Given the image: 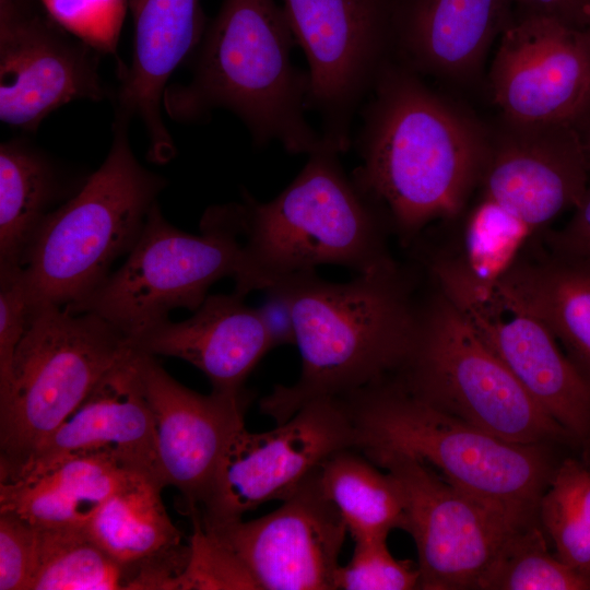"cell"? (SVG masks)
<instances>
[{
    "label": "cell",
    "mask_w": 590,
    "mask_h": 590,
    "mask_svg": "<svg viewBox=\"0 0 590 590\" xmlns=\"http://www.w3.org/2000/svg\"><path fill=\"white\" fill-rule=\"evenodd\" d=\"M236 202L209 206L200 233L170 224L158 203L126 261L72 312H93L132 340L168 319L176 308L197 310L221 279H237L243 267V235Z\"/></svg>",
    "instance_id": "cell-9"
},
{
    "label": "cell",
    "mask_w": 590,
    "mask_h": 590,
    "mask_svg": "<svg viewBox=\"0 0 590 590\" xmlns=\"http://www.w3.org/2000/svg\"><path fill=\"white\" fill-rule=\"evenodd\" d=\"M135 350L132 339L93 312L35 305L0 396V474H9Z\"/></svg>",
    "instance_id": "cell-8"
},
{
    "label": "cell",
    "mask_w": 590,
    "mask_h": 590,
    "mask_svg": "<svg viewBox=\"0 0 590 590\" xmlns=\"http://www.w3.org/2000/svg\"><path fill=\"white\" fill-rule=\"evenodd\" d=\"M335 589H420V570L412 560L397 559L388 550L387 538L357 539L350 562L337 570Z\"/></svg>",
    "instance_id": "cell-32"
},
{
    "label": "cell",
    "mask_w": 590,
    "mask_h": 590,
    "mask_svg": "<svg viewBox=\"0 0 590 590\" xmlns=\"http://www.w3.org/2000/svg\"><path fill=\"white\" fill-rule=\"evenodd\" d=\"M133 51L117 68L116 119H138L149 139L148 158L169 162L177 153L163 119V95L174 71L191 57L206 27L201 0H129Z\"/></svg>",
    "instance_id": "cell-20"
},
{
    "label": "cell",
    "mask_w": 590,
    "mask_h": 590,
    "mask_svg": "<svg viewBox=\"0 0 590 590\" xmlns=\"http://www.w3.org/2000/svg\"><path fill=\"white\" fill-rule=\"evenodd\" d=\"M542 241L554 250L590 257V180L568 222L546 232Z\"/></svg>",
    "instance_id": "cell-37"
},
{
    "label": "cell",
    "mask_w": 590,
    "mask_h": 590,
    "mask_svg": "<svg viewBox=\"0 0 590 590\" xmlns=\"http://www.w3.org/2000/svg\"><path fill=\"white\" fill-rule=\"evenodd\" d=\"M481 590H590V573L550 554L539 523L514 533L479 581Z\"/></svg>",
    "instance_id": "cell-30"
},
{
    "label": "cell",
    "mask_w": 590,
    "mask_h": 590,
    "mask_svg": "<svg viewBox=\"0 0 590 590\" xmlns=\"http://www.w3.org/2000/svg\"><path fill=\"white\" fill-rule=\"evenodd\" d=\"M317 472L278 509L260 518L209 524L200 520L259 590L335 589L339 555L349 531L324 496Z\"/></svg>",
    "instance_id": "cell-16"
},
{
    "label": "cell",
    "mask_w": 590,
    "mask_h": 590,
    "mask_svg": "<svg viewBox=\"0 0 590 590\" xmlns=\"http://www.w3.org/2000/svg\"><path fill=\"white\" fill-rule=\"evenodd\" d=\"M590 180V167L578 128L504 120L488 135L479 181L491 200L534 234L575 209Z\"/></svg>",
    "instance_id": "cell-17"
},
{
    "label": "cell",
    "mask_w": 590,
    "mask_h": 590,
    "mask_svg": "<svg viewBox=\"0 0 590 590\" xmlns=\"http://www.w3.org/2000/svg\"><path fill=\"white\" fill-rule=\"evenodd\" d=\"M339 155L331 149L308 155L298 175L270 201L243 192L236 202L243 267L234 292L244 297L266 292L323 264L359 274L394 262L385 213L345 173Z\"/></svg>",
    "instance_id": "cell-4"
},
{
    "label": "cell",
    "mask_w": 590,
    "mask_h": 590,
    "mask_svg": "<svg viewBox=\"0 0 590 590\" xmlns=\"http://www.w3.org/2000/svg\"><path fill=\"white\" fill-rule=\"evenodd\" d=\"M85 180L26 137L0 145V267L22 266L44 220L71 198Z\"/></svg>",
    "instance_id": "cell-26"
},
{
    "label": "cell",
    "mask_w": 590,
    "mask_h": 590,
    "mask_svg": "<svg viewBox=\"0 0 590 590\" xmlns=\"http://www.w3.org/2000/svg\"><path fill=\"white\" fill-rule=\"evenodd\" d=\"M266 293L286 305L302 358L298 379L276 385L260 401L276 424L312 401L343 399L392 376L410 351L420 300L396 261L347 282L302 273Z\"/></svg>",
    "instance_id": "cell-2"
},
{
    "label": "cell",
    "mask_w": 590,
    "mask_h": 590,
    "mask_svg": "<svg viewBox=\"0 0 590 590\" xmlns=\"http://www.w3.org/2000/svg\"><path fill=\"white\" fill-rule=\"evenodd\" d=\"M135 474L108 451L71 455L39 471L0 480V510L36 528H86L105 500Z\"/></svg>",
    "instance_id": "cell-25"
},
{
    "label": "cell",
    "mask_w": 590,
    "mask_h": 590,
    "mask_svg": "<svg viewBox=\"0 0 590 590\" xmlns=\"http://www.w3.org/2000/svg\"><path fill=\"white\" fill-rule=\"evenodd\" d=\"M492 283L509 302L544 322L590 380V257L554 250L544 243L522 248Z\"/></svg>",
    "instance_id": "cell-23"
},
{
    "label": "cell",
    "mask_w": 590,
    "mask_h": 590,
    "mask_svg": "<svg viewBox=\"0 0 590 590\" xmlns=\"http://www.w3.org/2000/svg\"><path fill=\"white\" fill-rule=\"evenodd\" d=\"M511 0H394L392 50L415 73L465 79L512 17Z\"/></svg>",
    "instance_id": "cell-22"
},
{
    "label": "cell",
    "mask_w": 590,
    "mask_h": 590,
    "mask_svg": "<svg viewBox=\"0 0 590 590\" xmlns=\"http://www.w3.org/2000/svg\"><path fill=\"white\" fill-rule=\"evenodd\" d=\"M532 234L503 206L481 199L467 221L461 259L474 276L492 283L512 264Z\"/></svg>",
    "instance_id": "cell-31"
},
{
    "label": "cell",
    "mask_w": 590,
    "mask_h": 590,
    "mask_svg": "<svg viewBox=\"0 0 590 590\" xmlns=\"http://www.w3.org/2000/svg\"><path fill=\"white\" fill-rule=\"evenodd\" d=\"M343 400L356 430V449L366 457L412 456L518 526L539 523V503L557 465L550 445L498 438L420 399L391 377Z\"/></svg>",
    "instance_id": "cell-5"
},
{
    "label": "cell",
    "mask_w": 590,
    "mask_h": 590,
    "mask_svg": "<svg viewBox=\"0 0 590 590\" xmlns=\"http://www.w3.org/2000/svg\"><path fill=\"white\" fill-rule=\"evenodd\" d=\"M47 14L60 26L95 48L103 56L111 55L117 68L121 27L129 0H39Z\"/></svg>",
    "instance_id": "cell-33"
},
{
    "label": "cell",
    "mask_w": 590,
    "mask_h": 590,
    "mask_svg": "<svg viewBox=\"0 0 590 590\" xmlns=\"http://www.w3.org/2000/svg\"><path fill=\"white\" fill-rule=\"evenodd\" d=\"M394 0H283L308 62L307 109L326 144L345 153L352 122L392 51Z\"/></svg>",
    "instance_id": "cell-10"
},
{
    "label": "cell",
    "mask_w": 590,
    "mask_h": 590,
    "mask_svg": "<svg viewBox=\"0 0 590 590\" xmlns=\"http://www.w3.org/2000/svg\"><path fill=\"white\" fill-rule=\"evenodd\" d=\"M132 342L143 353L188 362L208 377L212 391L231 394L245 391L249 374L276 346L263 311L236 292L208 295L188 319H167Z\"/></svg>",
    "instance_id": "cell-21"
},
{
    "label": "cell",
    "mask_w": 590,
    "mask_h": 590,
    "mask_svg": "<svg viewBox=\"0 0 590 590\" xmlns=\"http://www.w3.org/2000/svg\"><path fill=\"white\" fill-rule=\"evenodd\" d=\"M390 377L420 399L504 440L575 441L435 284L420 299L410 351Z\"/></svg>",
    "instance_id": "cell-7"
},
{
    "label": "cell",
    "mask_w": 590,
    "mask_h": 590,
    "mask_svg": "<svg viewBox=\"0 0 590 590\" xmlns=\"http://www.w3.org/2000/svg\"><path fill=\"white\" fill-rule=\"evenodd\" d=\"M577 128L581 138L585 154H586L589 167H590V110L588 111V114L585 116V118L581 120V122L579 123Z\"/></svg>",
    "instance_id": "cell-39"
},
{
    "label": "cell",
    "mask_w": 590,
    "mask_h": 590,
    "mask_svg": "<svg viewBox=\"0 0 590 590\" xmlns=\"http://www.w3.org/2000/svg\"><path fill=\"white\" fill-rule=\"evenodd\" d=\"M34 307L23 267H0V396L8 390L14 355Z\"/></svg>",
    "instance_id": "cell-35"
},
{
    "label": "cell",
    "mask_w": 590,
    "mask_h": 590,
    "mask_svg": "<svg viewBox=\"0 0 590 590\" xmlns=\"http://www.w3.org/2000/svg\"><path fill=\"white\" fill-rule=\"evenodd\" d=\"M163 487L135 474L116 491L86 526L90 535L120 564L140 573V586L154 577L178 587L190 557V544L170 520Z\"/></svg>",
    "instance_id": "cell-24"
},
{
    "label": "cell",
    "mask_w": 590,
    "mask_h": 590,
    "mask_svg": "<svg viewBox=\"0 0 590 590\" xmlns=\"http://www.w3.org/2000/svg\"><path fill=\"white\" fill-rule=\"evenodd\" d=\"M129 127L114 118L102 165L36 232L22 262L36 305L73 307L92 294L115 260L131 251L166 187L137 160Z\"/></svg>",
    "instance_id": "cell-6"
},
{
    "label": "cell",
    "mask_w": 590,
    "mask_h": 590,
    "mask_svg": "<svg viewBox=\"0 0 590 590\" xmlns=\"http://www.w3.org/2000/svg\"><path fill=\"white\" fill-rule=\"evenodd\" d=\"M139 374L151 408L164 482L185 497L187 509L206 499L221 459L245 426L249 393L196 392L175 380L155 359L139 351Z\"/></svg>",
    "instance_id": "cell-18"
},
{
    "label": "cell",
    "mask_w": 590,
    "mask_h": 590,
    "mask_svg": "<svg viewBox=\"0 0 590 590\" xmlns=\"http://www.w3.org/2000/svg\"><path fill=\"white\" fill-rule=\"evenodd\" d=\"M363 108L362 163L351 173L404 245L462 211L477 188L488 134L417 73L389 60Z\"/></svg>",
    "instance_id": "cell-1"
},
{
    "label": "cell",
    "mask_w": 590,
    "mask_h": 590,
    "mask_svg": "<svg viewBox=\"0 0 590 590\" xmlns=\"http://www.w3.org/2000/svg\"><path fill=\"white\" fill-rule=\"evenodd\" d=\"M504 120L578 127L590 110V39L555 19L512 14L489 74Z\"/></svg>",
    "instance_id": "cell-15"
},
{
    "label": "cell",
    "mask_w": 590,
    "mask_h": 590,
    "mask_svg": "<svg viewBox=\"0 0 590 590\" xmlns=\"http://www.w3.org/2000/svg\"><path fill=\"white\" fill-rule=\"evenodd\" d=\"M517 14L538 15L585 28L590 16V0H511Z\"/></svg>",
    "instance_id": "cell-38"
},
{
    "label": "cell",
    "mask_w": 590,
    "mask_h": 590,
    "mask_svg": "<svg viewBox=\"0 0 590 590\" xmlns=\"http://www.w3.org/2000/svg\"><path fill=\"white\" fill-rule=\"evenodd\" d=\"M135 349L96 385L84 402L13 472L39 471L68 456L108 451L163 488L154 417L144 394Z\"/></svg>",
    "instance_id": "cell-19"
},
{
    "label": "cell",
    "mask_w": 590,
    "mask_h": 590,
    "mask_svg": "<svg viewBox=\"0 0 590 590\" xmlns=\"http://www.w3.org/2000/svg\"><path fill=\"white\" fill-rule=\"evenodd\" d=\"M538 519L555 556L590 573V461L566 458L556 465L540 499Z\"/></svg>",
    "instance_id": "cell-29"
},
{
    "label": "cell",
    "mask_w": 590,
    "mask_h": 590,
    "mask_svg": "<svg viewBox=\"0 0 590 590\" xmlns=\"http://www.w3.org/2000/svg\"><path fill=\"white\" fill-rule=\"evenodd\" d=\"M102 56L55 22L39 0H0V120L35 133L63 105L111 98L99 73Z\"/></svg>",
    "instance_id": "cell-14"
},
{
    "label": "cell",
    "mask_w": 590,
    "mask_h": 590,
    "mask_svg": "<svg viewBox=\"0 0 590 590\" xmlns=\"http://www.w3.org/2000/svg\"><path fill=\"white\" fill-rule=\"evenodd\" d=\"M356 444L347 405L339 398L312 401L268 432L244 426L229 441L198 508L200 520H236L267 502H283L328 458Z\"/></svg>",
    "instance_id": "cell-13"
},
{
    "label": "cell",
    "mask_w": 590,
    "mask_h": 590,
    "mask_svg": "<svg viewBox=\"0 0 590 590\" xmlns=\"http://www.w3.org/2000/svg\"><path fill=\"white\" fill-rule=\"evenodd\" d=\"M193 533L190 557L180 579V590L255 589V581L237 558L203 529L198 511L188 510Z\"/></svg>",
    "instance_id": "cell-34"
},
{
    "label": "cell",
    "mask_w": 590,
    "mask_h": 590,
    "mask_svg": "<svg viewBox=\"0 0 590 590\" xmlns=\"http://www.w3.org/2000/svg\"><path fill=\"white\" fill-rule=\"evenodd\" d=\"M295 45L275 0H222L191 56V79L166 87L163 111L192 123L226 109L257 146L275 141L288 153L307 155L330 149L307 121L308 74L292 62Z\"/></svg>",
    "instance_id": "cell-3"
},
{
    "label": "cell",
    "mask_w": 590,
    "mask_h": 590,
    "mask_svg": "<svg viewBox=\"0 0 590 590\" xmlns=\"http://www.w3.org/2000/svg\"><path fill=\"white\" fill-rule=\"evenodd\" d=\"M585 31H586L589 39H590V16H589V19H588V21L586 23Z\"/></svg>",
    "instance_id": "cell-40"
},
{
    "label": "cell",
    "mask_w": 590,
    "mask_h": 590,
    "mask_svg": "<svg viewBox=\"0 0 590 590\" xmlns=\"http://www.w3.org/2000/svg\"><path fill=\"white\" fill-rule=\"evenodd\" d=\"M28 590H139L140 573L111 557L86 528H36Z\"/></svg>",
    "instance_id": "cell-28"
},
{
    "label": "cell",
    "mask_w": 590,
    "mask_h": 590,
    "mask_svg": "<svg viewBox=\"0 0 590 590\" xmlns=\"http://www.w3.org/2000/svg\"><path fill=\"white\" fill-rule=\"evenodd\" d=\"M317 474L353 540L387 538L391 530L404 529L403 496L397 480L356 448L332 455Z\"/></svg>",
    "instance_id": "cell-27"
},
{
    "label": "cell",
    "mask_w": 590,
    "mask_h": 590,
    "mask_svg": "<svg viewBox=\"0 0 590 590\" xmlns=\"http://www.w3.org/2000/svg\"><path fill=\"white\" fill-rule=\"evenodd\" d=\"M37 529L19 515L0 510V590H28Z\"/></svg>",
    "instance_id": "cell-36"
},
{
    "label": "cell",
    "mask_w": 590,
    "mask_h": 590,
    "mask_svg": "<svg viewBox=\"0 0 590 590\" xmlns=\"http://www.w3.org/2000/svg\"><path fill=\"white\" fill-rule=\"evenodd\" d=\"M428 270L434 284L536 403L575 442L590 447V380L547 326L509 302L493 283L474 276L461 257L435 253Z\"/></svg>",
    "instance_id": "cell-11"
},
{
    "label": "cell",
    "mask_w": 590,
    "mask_h": 590,
    "mask_svg": "<svg viewBox=\"0 0 590 590\" xmlns=\"http://www.w3.org/2000/svg\"><path fill=\"white\" fill-rule=\"evenodd\" d=\"M368 459L390 472L401 488L403 530L417 550L420 589H477L507 540L526 528L417 458L379 453Z\"/></svg>",
    "instance_id": "cell-12"
}]
</instances>
